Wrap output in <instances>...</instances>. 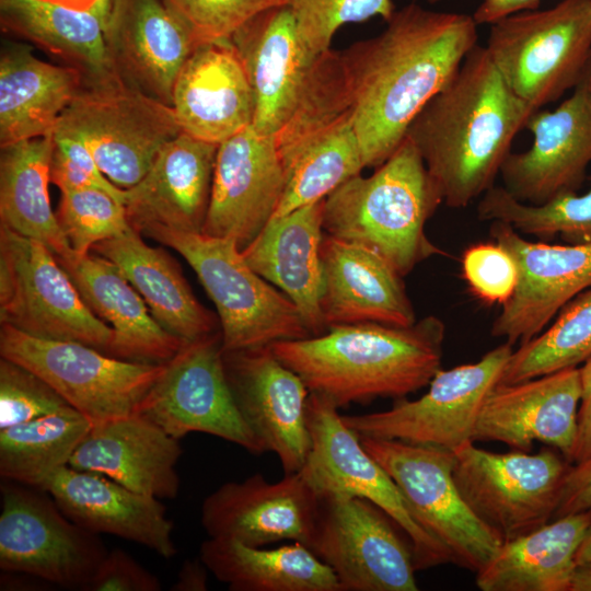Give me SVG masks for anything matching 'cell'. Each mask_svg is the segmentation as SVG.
Segmentation results:
<instances>
[{"label":"cell","instance_id":"cell-1","mask_svg":"<svg viewBox=\"0 0 591 591\" xmlns=\"http://www.w3.org/2000/svg\"><path fill=\"white\" fill-rule=\"evenodd\" d=\"M385 23L379 35L341 51L366 167L394 153L415 117L477 45V24L464 13L409 3Z\"/></svg>","mask_w":591,"mask_h":591},{"label":"cell","instance_id":"cell-2","mask_svg":"<svg viewBox=\"0 0 591 591\" xmlns=\"http://www.w3.org/2000/svg\"><path fill=\"white\" fill-rule=\"evenodd\" d=\"M537 109L507 85L476 45L406 132L443 202L465 208L495 185L517 134Z\"/></svg>","mask_w":591,"mask_h":591},{"label":"cell","instance_id":"cell-3","mask_svg":"<svg viewBox=\"0 0 591 591\" xmlns=\"http://www.w3.org/2000/svg\"><path fill=\"white\" fill-rule=\"evenodd\" d=\"M445 325L429 315L410 326L334 325L318 336L270 345L310 393L337 408L380 397L403 398L441 369Z\"/></svg>","mask_w":591,"mask_h":591},{"label":"cell","instance_id":"cell-4","mask_svg":"<svg viewBox=\"0 0 591 591\" xmlns=\"http://www.w3.org/2000/svg\"><path fill=\"white\" fill-rule=\"evenodd\" d=\"M375 172L351 177L324 200L323 230L382 255L401 276L434 255H444L425 225L443 202L413 144L401 146Z\"/></svg>","mask_w":591,"mask_h":591},{"label":"cell","instance_id":"cell-5","mask_svg":"<svg viewBox=\"0 0 591 591\" xmlns=\"http://www.w3.org/2000/svg\"><path fill=\"white\" fill-rule=\"evenodd\" d=\"M178 252L213 301L223 351L312 337L297 305L254 271L232 237L154 230L146 234Z\"/></svg>","mask_w":591,"mask_h":591},{"label":"cell","instance_id":"cell-6","mask_svg":"<svg viewBox=\"0 0 591 591\" xmlns=\"http://www.w3.org/2000/svg\"><path fill=\"white\" fill-rule=\"evenodd\" d=\"M485 48L510 90L540 109L573 89L591 63V0L500 19Z\"/></svg>","mask_w":591,"mask_h":591},{"label":"cell","instance_id":"cell-7","mask_svg":"<svg viewBox=\"0 0 591 591\" xmlns=\"http://www.w3.org/2000/svg\"><path fill=\"white\" fill-rule=\"evenodd\" d=\"M56 131L80 138L103 174L123 189L136 185L163 147L183 132L172 105L118 74L84 81L60 116Z\"/></svg>","mask_w":591,"mask_h":591},{"label":"cell","instance_id":"cell-8","mask_svg":"<svg viewBox=\"0 0 591 591\" xmlns=\"http://www.w3.org/2000/svg\"><path fill=\"white\" fill-rule=\"evenodd\" d=\"M0 321L33 337L107 355L114 331L84 303L43 243L0 225Z\"/></svg>","mask_w":591,"mask_h":591},{"label":"cell","instance_id":"cell-9","mask_svg":"<svg viewBox=\"0 0 591 591\" xmlns=\"http://www.w3.org/2000/svg\"><path fill=\"white\" fill-rule=\"evenodd\" d=\"M366 451L396 484L414 520L474 572L497 554L502 538L463 500L452 475V451L396 439L359 437Z\"/></svg>","mask_w":591,"mask_h":591},{"label":"cell","instance_id":"cell-10","mask_svg":"<svg viewBox=\"0 0 591 591\" xmlns=\"http://www.w3.org/2000/svg\"><path fill=\"white\" fill-rule=\"evenodd\" d=\"M454 483L472 512L503 542L528 534L555 515L571 467L555 451L495 453L468 441L453 451Z\"/></svg>","mask_w":591,"mask_h":591},{"label":"cell","instance_id":"cell-11","mask_svg":"<svg viewBox=\"0 0 591 591\" xmlns=\"http://www.w3.org/2000/svg\"><path fill=\"white\" fill-rule=\"evenodd\" d=\"M0 355L43 378L92 425L135 414L163 369L80 343L33 337L7 324L0 328Z\"/></svg>","mask_w":591,"mask_h":591},{"label":"cell","instance_id":"cell-12","mask_svg":"<svg viewBox=\"0 0 591 591\" xmlns=\"http://www.w3.org/2000/svg\"><path fill=\"white\" fill-rule=\"evenodd\" d=\"M107 553L100 534L71 521L47 491L2 480L1 570L88 590Z\"/></svg>","mask_w":591,"mask_h":591},{"label":"cell","instance_id":"cell-13","mask_svg":"<svg viewBox=\"0 0 591 591\" xmlns=\"http://www.w3.org/2000/svg\"><path fill=\"white\" fill-rule=\"evenodd\" d=\"M398 529L367 499L322 494L308 548L333 570L341 591H417L413 546Z\"/></svg>","mask_w":591,"mask_h":591},{"label":"cell","instance_id":"cell-14","mask_svg":"<svg viewBox=\"0 0 591 591\" xmlns=\"http://www.w3.org/2000/svg\"><path fill=\"white\" fill-rule=\"evenodd\" d=\"M136 414L181 440L204 432L235 443L252 454L265 452L244 421L230 389L221 335L186 341L163 369Z\"/></svg>","mask_w":591,"mask_h":591},{"label":"cell","instance_id":"cell-15","mask_svg":"<svg viewBox=\"0 0 591 591\" xmlns=\"http://www.w3.org/2000/svg\"><path fill=\"white\" fill-rule=\"evenodd\" d=\"M308 425L311 450L299 473L317 495L359 497L382 509L410 541L416 570L453 563L450 552L414 520L394 480L366 451L334 404L310 393Z\"/></svg>","mask_w":591,"mask_h":591},{"label":"cell","instance_id":"cell-16","mask_svg":"<svg viewBox=\"0 0 591 591\" xmlns=\"http://www.w3.org/2000/svg\"><path fill=\"white\" fill-rule=\"evenodd\" d=\"M512 346L506 341L477 362L440 369L428 392L417 399L399 398L390 409L341 418L359 437L396 439L453 452L473 441L483 404L499 383Z\"/></svg>","mask_w":591,"mask_h":591},{"label":"cell","instance_id":"cell-17","mask_svg":"<svg viewBox=\"0 0 591 591\" xmlns=\"http://www.w3.org/2000/svg\"><path fill=\"white\" fill-rule=\"evenodd\" d=\"M525 128L532 146L510 152L500 170L507 192L531 205L578 192L591 163V63L569 97L553 111H535Z\"/></svg>","mask_w":591,"mask_h":591},{"label":"cell","instance_id":"cell-18","mask_svg":"<svg viewBox=\"0 0 591 591\" xmlns=\"http://www.w3.org/2000/svg\"><path fill=\"white\" fill-rule=\"evenodd\" d=\"M489 232L510 253L519 271L517 288L501 305L491 335L511 345L524 344L544 331L570 300L591 288V244L532 242L501 221H491Z\"/></svg>","mask_w":591,"mask_h":591},{"label":"cell","instance_id":"cell-19","mask_svg":"<svg viewBox=\"0 0 591 591\" xmlns=\"http://www.w3.org/2000/svg\"><path fill=\"white\" fill-rule=\"evenodd\" d=\"M236 406L265 452H274L285 474L301 471L311 450L310 391L269 347L223 351Z\"/></svg>","mask_w":591,"mask_h":591},{"label":"cell","instance_id":"cell-20","mask_svg":"<svg viewBox=\"0 0 591 591\" xmlns=\"http://www.w3.org/2000/svg\"><path fill=\"white\" fill-rule=\"evenodd\" d=\"M286 186L275 138L252 126L218 147L202 233L232 237L242 251L274 217Z\"/></svg>","mask_w":591,"mask_h":591},{"label":"cell","instance_id":"cell-21","mask_svg":"<svg viewBox=\"0 0 591 591\" xmlns=\"http://www.w3.org/2000/svg\"><path fill=\"white\" fill-rule=\"evenodd\" d=\"M318 509V495L298 472L275 483L263 474L222 484L201 506L209 537L232 538L263 547L281 541L308 544Z\"/></svg>","mask_w":591,"mask_h":591},{"label":"cell","instance_id":"cell-22","mask_svg":"<svg viewBox=\"0 0 591 591\" xmlns=\"http://www.w3.org/2000/svg\"><path fill=\"white\" fill-rule=\"evenodd\" d=\"M580 398L578 367L513 384H497L483 404L472 440L499 441L523 452L540 441L556 448L570 463Z\"/></svg>","mask_w":591,"mask_h":591},{"label":"cell","instance_id":"cell-23","mask_svg":"<svg viewBox=\"0 0 591 591\" xmlns=\"http://www.w3.org/2000/svg\"><path fill=\"white\" fill-rule=\"evenodd\" d=\"M218 147L185 132L169 141L148 173L125 189L129 225L141 235L154 230L201 233Z\"/></svg>","mask_w":591,"mask_h":591},{"label":"cell","instance_id":"cell-24","mask_svg":"<svg viewBox=\"0 0 591 591\" xmlns=\"http://www.w3.org/2000/svg\"><path fill=\"white\" fill-rule=\"evenodd\" d=\"M106 43L124 81L170 105L178 72L200 45L163 0H111Z\"/></svg>","mask_w":591,"mask_h":591},{"label":"cell","instance_id":"cell-25","mask_svg":"<svg viewBox=\"0 0 591 591\" xmlns=\"http://www.w3.org/2000/svg\"><path fill=\"white\" fill-rule=\"evenodd\" d=\"M252 88V127L275 137L291 116L316 55L303 44L287 4L267 9L230 38Z\"/></svg>","mask_w":591,"mask_h":591},{"label":"cell","instance_id":"cell-26","mask_svg":"<svg viewBox=\"0 0 591 591\" xmlns=\"http://www.w3.org/2000/svg\"><path fill=\"white\" fill-rule=\"evenodd\" d=\"M172 106L183 132L215 144L252 126V88L230 39L192 53L175 80Z\"/></svg>","mask_w":591,"mask_h":591},{"label":"cell","instance_id":"cell-27","mask_svg":"<svg viewBox=\"0 0 591 591\" xmlns=\"http://www.w3.org/2000/svg\"><path fill=\"white\" fill-rule=\"evenodd\" d=\"M321 259V310L327 329L344 324L410 326L416 322L403 276L378 252L324 233Z\"/></svg>","mask_w":591,"mask_h":591},{"label":"cell","instance_id":"cell-28","mask_svg":"<svg viewBox=\"0 0 591 591\" xmlns=\"http://www.w3.org/2000/svg\"><path fill=\"white\" fill-rule=\"evenodd\" d=\"M60 510L78 525L140 544L163 558L177 552L173 522L155 497L136 493L109 477L61 467L44 488Z\"/></svg>","mask_w":591,"mask_h":591},{"label":"cell","instance_id":"cell-29","mask_svg":"<svg viewBox=\"0 0 591 591\" xmlns=\"http://www.w3.org/2000/svg\"><path fill=\"white\" fill-rule=\"evenodd\" d=\"M182 452L179 440L135 413L92 425L69 466L103 474L136 493L174 499Z\"/></svg>","mask_w":591,"mask_h":591},{"label":"cell","instance_id":"cell-30","mask_svg":"<svg viewBox=\"0 0 591 591\" xmlns=\"http://www.w3.org/2000/svg\"><path fill=\"white\" fill-rule=\"evenodd\" d=\"M56 258L89 309L112 325L114 338L108 356L161 364L186 343L155 321L142 297L113 262L74 251Z\"/></svg>","mask_w":591,"mask_h":591},{"label":"cell","instance_id":"cell-31","mask_svg":"<svg viewBox=\"0 0 591 591\" xmlns=\"http://www.w3.org/2000/svg\"><path fill=\"white\" fill-rule=\"evenodd\" d=\"M324 200L273 218L241 254L299 309L312 337L327 331L321 310Z\"/></svg>","mask_w":591,"mask_h":591},{"label":"cell","instance_id":"cell-32","mask_svg":"<svg viewBox=\"0 0 591 591\" xmlns=\"http://www.w3.org/2000/svg\"><path fill=\"white\" fill-rule=\"evenodd\" d=\"M84 84V74L12 44L0 58V147L54 135L60 116Z\"/></svg>","mask_w":591,"mask_h":591},{"label":"cell","instance_id":"cell-33","mask_svg":"<svg viewBox=\"0 0 591 591\" xmlns=\"http://www.w3.org/2000/svg\"><path fill=\"white\" fill-rule=\"evenodd\" d=\"M92 250L119 268L166 332L183 341L215 333L213 315L196 299L178 264L164 250L146 244L132 228Z\"/></svg>","mask_w":591,"mask_h":591},{"label":"cell","instance_id":"cell-34","mask_svg":"<svg viewBox=\"0 0 591 591\" xmlns=\"http://www.w3.org/2000/svg\"><path fill=\"white\" fill-rule=\"evenodd\" d=\"M109 9H77L49 0H0L3 32L61 58L95 82L117 76L106 43Z\"/></svg>","mask_w":591,"mask_h":591},{"label":"cell","instance_id":"cell-35","mask_svg":"<svg viewBox=\"0 0 591 591\" xmlns=\"http://www.w3.org/2000/svg\"><path fill=\"white\" fill-rule=\"evenodd\" d=\"M591 524V509L556 518L503 542L478 572L482 591H569L576 554Z\"/></svg>","mask_w":591,"mask_h":591},{"label":"cell","instance_id":"cell-36","mask_svg":"<svg viewBox=\"0 0 591 591\" xmlns=\"http://www.w3.org/2000/svg\"><path fill=\"white\" fill-rule=\"evenodd\" d=\"M199 558L232 591H341L333 570L299 542L267 549L208 537Z\"/></svg>","mask_w":591,"mask_h":591},{"label":"cell","instance_id":"cell-37","mask_svg":"<svg viewBox=\"0 0 591 591\" xmlns=\"http://www.w3.org/2000/svg\"><path fill=\"white\" fill-rule=\"evenodd\" d=\"M54 135L1 148V224L46 245L56 257L73 252L51 209L48 184Z\"/></svg>","mask_w":591,"mask_h":591},{"label":"cell","instance_id":"cell-38","mask_svg":"<svg viewBox=\"0 0 591 591\" xmlns=\"http://www.w3.org/2000/svg\"><path fill=\"white\" fill-rule=\"evenodd\" d=\"M92 428L69 406L33 420L0 429V475L43 489L70 459Z\"/></svg>","mask_w":591,"mask_h":591},{"label":"cell","instance_id":"cell-39","mask_svg":"<svg viewBox=\"0 0 591 591\" xmlns=\"http://www.w3.org/2000/svg\"><path fill=\"white\" fill-rule=\"evenodd\" d=\"M363 167L350 112L305 142L286 163V186L273 218L325 199Z\"/></svg>","mask_w":591,"mask_h":591},{"label":"cell","instance_id":"cell-40","mask_svg":"<svg viewBox=\"0 0 591 591\" xmlns=\"http://www.w3.org/2000/svg\"><path fill=\"white\" fill-rule=\"evenodd\" d=\"M591 358V288L570 300L552 325L512 351L498 384H513Z\"/></svg>","mask_w":591,"mask_h":591},{"label":"cell","instance_id":"cell-41","mask_svg":"<svg viewBox=\"0 0 591 591\" xmlns=\"http://www.w3.org/2000/svg\"><path fill=\"white\" fill-rule=\"evenodd\" d=\"M584 194L568 192L541 204L522 202L503 186L494 185L477 206L482 221H501L520 234L542 241L556 235L566 244H591V176Z\"/></svg>","mask_w":591,"mask_h":591},{"label":"cell","instance_id":"cell-42","mask_svg":"<svg viewBox=\"0 0 591 591\" xmlns=\"http://www.w3.org/2000/svg\"><path fill=\"white\" fill-rule=\"evenodd\" d=\"M56 217L71 248L80 255L131 229L124 206L99 188L61 193Z\"/></svg>","mask_w":591,"mask_h":591},{"label":"cell","instance_id":"cell-43","mask_svg":"<svg viewBox=\"0 0 591 591\" xmlns=\"http://www.w3.org/2000/svg\"><path fill=\"white\" fill-rule=\"evenodd\" d=\"M299 35L313 55L331 49L335 33L345 24L380 16L387 21L394 13L392 0H286Z\"/></svg>","mask_w":591,"mask_h":591},{"label":"cell","instance_id":"cell-44","mask_svg":"<svg viewBox=\"0 0 591 591\" xmlns=\"http://www.w3.org/2000/svg\"><path fill=\"white\" fill-rule=\"evenodd\" d=\"M43 378L12 360L0 359V429L69 407Z\"/></svg>","mask_w":591,"mask_h":591},{"label":"cell","instance_id":"cell-45","mask_svg":"<svg viewBox=\"0 0 591 591\" xmlns=\"http://www.w3.org/2000/svg\"><path fill=\"white\" fill-rule=\"evenodd\" d=\"M198 43L227 40L258 13L286 0H163Z\"/></svg>","mask_w":591,"mask_h":591},{"label":"cell","instance_id":"cell-46","mask_svg":"<svg viewBox=\"0 0 591 591\" xmlns=\"http://www.w3.org/2000/svg\"><path fill=\"white\" fill-rule=\"evenodd\" d=\"M462 275L471 292L487 304H505L513 294L518 266L500 244L477 243L462 255Z\"/></svg>","mask_w":591,"mask_h":591},{"label":"cell","instance_id":"cell-47","mask_svg":"<svg viewBox=\"0 0 591 591\" xmlns=\"http://www.w3.org/2000/svg\"><path fill=\"white\" fill-rule=\"evenodd\" d=\"M50 183L61 193L81 188H99L124 206L125 189L113 184L101 171L86 144L78 137L54 132Z\"/></svg>","mask_w":591,"mask_h":591},{"label":"cell","instance_id":"cell-48","mask_svg":"<svg viewBox=\"0 0 591 591\" xmlns=\"http://www.w3.org/2000/svg\"><path fill=\"white\" fill-rule=\"evenodd\" d=\"M159 579L121 548L108 551L88 591H160Z\"/></svg>","mask_w":591,"mask_h":591},{"label":"cell","instance_id":"cell-49","mask_svg":"<svg viewBox=\"0 0 591 591\" xmlns=\"http://www.w3.org/2000/svg\"><path fill=\"white\" fill-rule=\"evenodd\" d=\"M591 509V456L571 466L565 477L555 518Z\"/></svg>","mask_w":591,"mask_h":591},{"label":"cell","instance_id":"cell-50","mask_svg":"<svg viewBox=\"0 0 591 591\" xmlns=\"http://www.w3.org/2000/svg\"><path fill=\"white\" fill-rule=\"evenodd\" d=\"M581 398L578 409V431L572 462L591 456V358L580 368Z\"/></svg>","mask_w":591,"mask_h":591},{"label":"cell","instance_id":"cell-51","mask_svg":"<svg viewBox=\"0 0 591 591\" xmlns=\"http://www.w3.org/2000/svg\"><path fill=\"white\" fill-rule=\"evenodd\" d=\"M437 3L443 0H427ZM541 0H482L472 15L477 25L493 24L500 19L525 10H535Z\"/></svg>","mask_w":591,"mask_h":591},{"label":"cell","instance_id":"cell-52","mask_svg":"<svg viewBox=\"0 0 591 591\" xmlns=\"http://www.w3.org/2000/svg\"><path fill=\"white\" fill-rule=\"evenodd\" d=\"M208 568L200 558L186 559L177 573L172 591H206L208 589Z\"/></svg>","mask_w":591,"mask_h":591},{"label":"cell","instance_id":"cell-53","mask_svg":"<svg viewBox=\"0 0 591 591\" xmlns=\"http://www.w3.org/2000/svg\"><path fill=\"white\" fill-rule=\"evenodd\" d=\"M569 591H591V561L576 566Z\"/></svg>","mask_w":591,"mask_h":591},{"label":"cell","instance_id":"cell-54","mask_svg":"<svg viewBox=\"0 0 591 591\" xmlns=\"http://www.w3.org/2000/svg\"><path fill=\"white\" fill-rule=\"evenodd\" d=\"M77 9H109L111 0H49Z\"/></svg>","mask_w":591,"mask_h":591},{"label":"cell","instance_id":"cell-55","mask_svg":"<svg viewBox=\"0 0 591 591\" xmlns=\"http://www.w3.org/2000/svg\"><path fill=\"white\" fill-rule=\"evenodd\" d=\"M588 561H591V524L588 528L584 538L581 542L576 554L577 565Z\"/></svg>","mask_w":591,"mask_h":591}]
</instances>
